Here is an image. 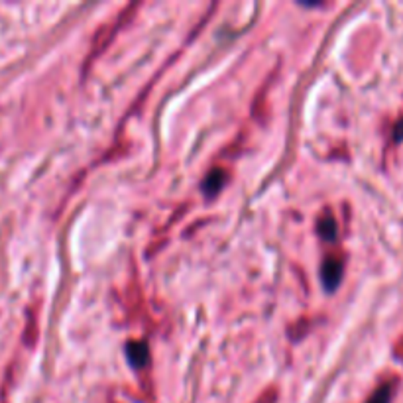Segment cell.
<instances>
[{"mask_svg": "<svg viewBox=\"0 0 403 403\" xmlns=\"http://www.w3.org/2000/svg\"><path fill=\"white\" fill-rule=\"evenodd\" d=\"M317 231H319V234L325 238V241H335L336 222H335V219H333V215H331V212H323V217L319 219Z\"/></svg>", "mask_w": 403, "mask_h": 403, "instance_id": "cell-4", "label": "cell"}, {"mask_svg": "<svg viewBox=\"0 0 403 403\" xmlns=\"http://www.w3.org/2000/svg\"><path fill=\"white\" fill-rule=\"evenodd\" d=\"M343 271H345V262L340 256H326L321 268V278L328 291H335L343 279Z\"/></svg>", "mask_w": 403, "mask_h": 403, "instance_id": "cell-1", "label": "cell"}, {"mask_svg": "<svg viewBox=\"0 0 403 403\" xmlns=\"http://www.w3.org/2000/svg\"><path fill=\"white\" fill-rule=\"evenodd\" d=\"M394 390H395V382L394 380H390V382H384V384L380 385L378 390H376L374 394L370 395V399L366 403H390L392 402V397H394Z\"/></svg>", "mask_w": 403, "mask_h": 403, "instance_id": "cell-5", "label": "cell"}, {"mask_svg": "<svg viewBox=\"0 0 403 403\" xmlns=\"http://www.w3.org/2000/svg\"><path fill=\"white\" fill-rule=\"evenodd\" d=\"M126 356H128L130 364L134 368H144L148 364V360H150V350H148L146 343L134 340V343H128V346H126Z\"/></svg>", "mask_w": 403, "mask_h": 403, "instance_id": "cell-2", "label": "cell"}, {"mask_svg": "<svg viewBox=\"0 0 403 403\" xmlns=\"http://www.w3.org/2000/svg\"><path fill=\"white\" fill-rule=\"evenodd\" d=\"M224 183H226V173L222 172V169H212V172L207 175L205 183H203V191H205L207 197H215L217 193L221 191Z\"/></svg>", "mask_w": 403, "mask_h": 403, "instance_id": "cell-3", "label": "cell"}, {"mask_svg": "<svg viewBox=\"0 0 403 403\" xmlns=\"http://www.w3.org/2000/svg\"><path fill=\"white\" fill-rule=\"evenodd\" d=\"M395 138H397V140H402L403 138V120L402 122H397V128H395Z\"/></svg>", "mask_w": 403, "mask_h": 403, "instance_id": "cell-6", "label": "cell"}]
</instances>
